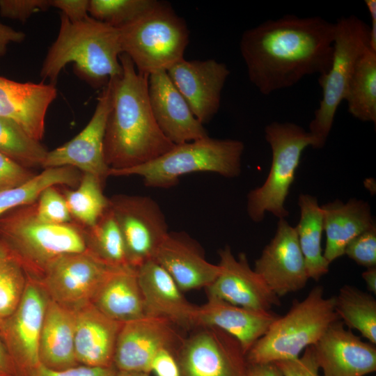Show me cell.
<instances>
[{"label": "cell", "instance_id": "37", "mask_svg": "<svg viewBox=\"0 0 376 376\" xmlns=\"http://www.w3.org/2000/svg\"><path fill=\"white\" fill-rule=\"evenodd\" d=\"M27 281L22 267L10 256L0 263V325L19 306Z\"/></svg>", "mask_w": 376, "mask_h": 376}, {"label": "cell", "instance_id": "39", "mask_svg": "<svg viewBox=\"0 0 376 376\" xmlns=\"http://www.w3.org/2000/svg\"><path fill=\"white\" fill-rule=\"evenodd\" d=\"M359 265L376 267V227L373 226L353 239L346 246L344 255Z\"/></svg>", "mask_w": 376, "mask_h": 376}, {"label": "cell", "instance_id": "11", "mask_svg": "<svg viewBox=\"0 0 376 376\" xmlns=\"http://www.w3.org/2000/svg\"><path fill=\"white\" fill-rule=\"evenodd\" d=\"M174 354L180 376H246L247 361L241 345L216 327H195Z\"/></svg>", "mask_w": 376, "mask_h": 376}, {"label": "cell", "instance_id": "24", "mask_svg": "<svg viewBox=\"0 0 376 376\" xmlns=\"http://www.w3.org/2000/svg\"><path fill=\"white\" fill-rule=\"evenodd\" d=\"M75 352L79 364L111 367L123 323L100 312L91 302L74 310Z\"/></svg>", "mask_w": 376, "mask_h": 376}, {"label": "cell", "instance_id": "19", "mask_svg": "<svg viewBox=\"0 0 376 376\" xmlns=\"http://www.w3.org/2000/svg\"><path fill=\"white\" fill-rule=\"evenodd\" d=\"M313 349L323 376H364L376 370L375 345L362 340L340 320L328 327Z\"/></svg>", "mask_w": 376, "mask_h": 376}, {"label": "cell", "instance_id": "44", "mask_svg": "<svg viewBox=\"0 0 376 376\" xmlns=\"http://www.w3.org/2000/svg\"><path fill=\"white\" fill-rule=\"evenodd\" d=\"M150 372L155 376H180L174 352L168 349L159 351L152 361Z\"/></svg>", "mask_w": 376, "mask_h": 376}, {"label": "cell", "instance_id": "31", "mask_svg": "<svg viewBox=\"0 0 376 376\" xmlns=\"http://www.w3.org/2000/svg\"><path fill=\"white\" fill-rule=\"evenodd\" d=\"M82 173L72 166L44 169L24 184L0 192V215L36 202L41 192L50 186L77 187Z\"/></svg>", "mask_w": 376, "mask_h": 376}, {"label": "cell", "instance_id": "28", "mask_svg": "<svg viewBox=\"0 0 376 376\" xmlns=\"http://www.w3.org/2000/svg\"><path fill=\"white\" fill-rule=\"evenodd\" d=\"M74 310L49 299L39 343L44 367L61 370L79 365L75 352Z\"/></svg>", "mask_w": 376, "mask_h": 376}, {"label": "cell", "instance_id": "1", "mask_svg": "<svg viewBox=\"0 0 376 376\" xmlns=\"http://www.w3.org/2000/svg\"><path fill=\"white\" fill-rule=\"evenodd\" d=\"M335 23L286 15L242 33L240 50L251 83L263 95L325 74L333 54Z\"/></svg>", "mask_w": 376, "mask_h": 376}, {"label": "cell", "instance_id": "16", "mask_svg": "<svg viewBox=\"0 0 376 376\" xmlns=\"http://www.w3.org/2000/svg\"><path fill=\"white\" fill-rule=\"evenodd\" d=\"M220 272L206 288L208 298L257 311L281 305L279 297L249 265L246 255L235 258L229 246L219 251Z\"/></svg>", "mask_w": 376, "mask_h": 376}, {"label": "cell", "instance_id": "30", "mask_svg": "<svg viewBox=\"0 0 376 376\" xmlns=\"http://www.w3.org/2000/svg\"><path fill=\"white\" fill-rule=\"evenodd\" d=\"M345 100L349 113L363 122L376 123V52L369 48L358 60Z\"/></svg>", "mask_w": 376, "mask_h": 376}, {"label": "cell", "instance_id": "48", "mask_svg": "<svg viewBox=\"0 0 376 376\" xmlns=\"http://www.w3.org/2000/svg\"><path fill=\"white\" fill-rule=\"evenodd\" d=\"M0 376H19L14 362L0 336Z\"/></svg>", "mask_w": 376, "mask_h": 376}, {"label": "cell", "instance_id": "22", "mask_svg": "<svg viewBox=\"0 0 376 376\" xmlns=\"http://www.w3.org/2000/svg\"><path fill=\"white\" fill-rule=\"evenodd\" d=\"M153 260L182 292L207 288L220 272L219 265L209 263L199 244L184 232H169Z\"/></svg>", "mask_w": 376, "mask_h": 376}, {"label": "cell", "instance_id": "42", "mask_svg": "<svg viewBox=\"0 0 376 376\" xmlns=\"http://www.w3.org/2000/svg\"><path fill=\"white\" fill-rule=\"evenodd\" d=\"M36 175L30 169L0 153V192L17 187Z\"/></svg>", "mask_w": 376, "mask_h": 376}, {"label": "cell", "instance_id": "6", "mask_svg": "<svg viewBox=\"0 0 376 376\" xmlns=\"http://www.w3.org/2000/svg\"><path fill=\"white\" fill-rule=\"evenodd\" d=\"M338 320L335 297H326L323 288L317 285L303 300L295 299L285 315L277 318L247 352L246 361L274 363L297 359Z\"/></svg>", "mask_w": 376, "mask_h": 376}, {"label": "cell", "instance_id": "3", "mask_svg": "<svg viewBox=\"0 0 376 376\" xmlns=\"http://www.w3.org/2000/svg\"><path fill=\"white\" fill-rule=\"evenodd\" d=\"M119 29L91 16L71 22L61 15L56 39L49 48L40 77L55 86L62 69L74 63L76 74L93 87H104L122 73Z\"/></svg>", "mask_w": 376, "mask_h": 376}, {"label": "cell", "instance_id": "38", "mask_svg": "<svg viewBox=\"0 0 376 376\" xmlns=\"http://www.w3.org/2000/svg\"><path fill=\"white\" fill-rule=\"evenodd\" d=\"M57 187L50 186L44 189L35 202L36 218L42 223L66 224L73 222L65 198Z\"/></svg>", "mask_w": 376, "mask_h": 376}, {"label": "cell", "instance_id": "15", "mask_svg": "<svg viewBox=\"0 0 376 376\" xmlns=\"http://www.w3.org/2000/svg\"><path fill=\"white\" fill-rule=\"evenodd\" d=\"M176 326L155 316L123 323L118 336L113 366L117 370L150 373L155 355L168 349L174 353L183 338Z\"/></svg>", "mask_w": 376, "mask_h": 376}, {"label": "cell", "instance_id": "21", "mask_svg": "<svg viewBox=\"0 0 376 376\" xmlns=\"http://www.w3.org/2000/svg\"><path fill=\"white\" fill-rule=\"evenodd\" d=\"M147 315L165 318L183 329L196 327L197 306L187 301L171 276L155 260L136 269Z\"/></svg>", "mask_w": 376, "mask_h": 376}, {"label": "cell", "instance_id": "52", "mask_svg": "<svg viewBox=\"0 0 376 376\" xmlns=\"http://www.w3.org/2000/svg\"><path fill=\"white\" fill-rule=\"evenodd\" d=\"M8 256L6 249L3 246L0 242V263Z\"/></svg>", "mask_w": 376, "mask_h": 376}, {"label": "cell", "instance_id": "49", "mask_svg": "<svg viewBox=\"0 0 376 376\" xmlns=\"http://www.w3.org/2000/svg\"><path fill=\"white\" fill-rule=\"evenodd\" d=\"M366 6L370 16V48L376 52V1L366 0Z\"/></svg>", "mask_w": 376, "mask_h": 376}, {"label": "cell", "instance_id": "7", "mask_svg": "<svg viewBox=\"0 0 376 376\" xmlns=\"http://www.w3.org/2000/svg\"><path fill=\"white\" fill-rule=\"evenodd\" d=\"M118 29L122 53L138 72L148 76L167 71L183 59L189 42L185 21L165 1Z\"/></svg>", "mask_w": 376, "mask_h": 376}, {"label": "cell", "instance_id": "33", "mask_svg": "<svg viewBox=\"0 0 376 376\" xmlns=\"http://www.w3.org/2000/svg\"><path fill=\"white\" fill-rule=\"evenodd\" d=\"M104 185L93 175L83 173L75 189L62 190L73 222L82 228H90L109 209V198L103 193Z\"/></svg>", "mask_w": 376, "mask_h": 376}, {"label": "cell", "instance_id": "34", "mask_svg": "<svg viewBox=\"0 0 376 376\" xmlns=\"http://www.w3.org/2000/svg\"><path fill=\"white\" fill-rule=\"evenodd\" d=\"M82 228L88 251L111 267H131L127 260L120 230L110 206L95 225Z\"/></svg>", "mask_w": 376, "mask_h": 376}, {"label": "cell", "instance_id": "43", "mask_svg": "<svg viewBox=\"0 0 376 376\" xmlns=\"http://www.w3.org/2000/svg\"><path fill=\"white\" fill-rule=\"evenodd\" d=\"M117 372L114 366L96 367L79 364L61 370H54L40 364L28 376H116Z\"/></svg>", "mask_w": 376, "mask_h": 376}, {"label": "cell", "instance_id": "41", "mask_svg": "<svg viewBox=\"0 0 376 376\" xmlns=\"http://www.w3.org/2000/svg\"><path fill=\"white\" fill-rule=\"evenodd\" d=\"M284 376H322L313 345L306 347L298 358L274 362Z\"/></svg>", "mask_w": 376, "mask_h": 376}, {"label": "cell", "instance_id": "25", "mask_svg": "<svg viewBox=\"0 0 376 376\" xmlns=\"http://www.w3.org/2000/svg\"><path fill=\"white\" fill-rule=\"evenodd\" d=\"M279 316L272 311H257L214 298L197 306L196 327L218 328L234 337L247 352Z\"/></svg>", "mask_w": 376, "mask_h": 376}, {"label": "cell", "instance_id": "29", "mask_svg": "<svg viewBox=\"0 0 376 376\" xmlns=\"http://www.w3.org/2000/svg\"><path fill=\"white\" fill-rule=\"evenodd\" d=\"M300 219L295 228L309 279L318 281L329 272V263L321 246L324 231L323 214L318 199L300 194L298 202Z\"/></svg>", "mask_w": 376, "mask_h": 376}, {"label": "cell", "instance_id": "5", "mask_svg": "<svg viewBox=\"0 0 376 376\" xmlns=\"http://www.w3.org/2000/svg\"><path fill=\"white\" fill-rule=\"evenodd\" d=\"M243 142L207 136L175 145L171 150L145 164L122 170L109 169V176L137 175L151 188L175 186L180 178L198 172L235 178L241 172Z\"/></svg>", "mask_w": 376, "mask_h": 376}, {"label": "cell", "instance_id": "26", "mask_svg": "<svg viewBox=\"0 0 376 376\" xmlns=\"http://www.w3.org/2000/svg\"><path fill=\"white\" fill-rule=\"evenodd\" d=\"M326 244L323 255L330 264L343 256L347 244L375 226L367 202L356 198L347 203L336 199L321 205Z\"/></svg>", "mask_w": 376, "mask_h": 376}, {"label": "cell", "instance_id": "12", "mask_svg": "<svg viewBox=\"0 0 376 376\" xmlns=\"http://www.w3.org/2000/svg\"><path fill=\"white\" fill-rule=\"evenodd\" d=\"M115 269L86 250L57 258L47 267L39 282L50 299L75 310L91 301Z\"/></svg>", "mask_w": 376, "mask_h": 376}, {"label": "cell", "instance_id": "50", "mask_svg": "<svg viewBox=\"0 0 376 376\" xmlns=\"http://www.w3.org/2000/svg\"><path fill=\"white\" fill-rule=\"evenodd\" d=\"M366 288L369 292L376 294V267L368 268L362 273Z\"/></svg>", "mask_w": 376, "mask_h": 376}, {"label": "cell", "instance_id": "32", "mask_svg": "<svg viewBox=\"0 0 376 376\" xmlns=\"http://www.w3.org/2000/svg\"><path fill=\"white\" fill-rule=\"evenodd\" d=\"M338 319L350 329L357 330L373 345L376 344V300L373 295L349 285H343L335 296Z\"/></svg>", "mask_w": 376, "mask_h": 376}, {"label": "cell", "instance_id": "17", "mask_svg": "<svg viewBox=\"0 0 376 376\" xmlns=\"http://www.w3.org/2000/svg\"><path fill=\"white\" fill-rule=\"evenodd\" d=\"M254 271L279 297L303 289L309 279L295 227L279 219L275 235L255 261Z\"/></svg>", "mask_w": 376, "mask_h": 376}, {"label": "cell", "instance_id": "51", "mask_svg": "<svg viewBox=\"0 0 376 376\" xmlns=\"http://www.w3.org/2000/svg\"><path fill=\"white\" fill-rule=\"evenodd\" d=\"M150 373L144 372L118 370L116 376H149Z\"/></svg>", "mask_w": 376, "mask_h": 376}, {"label": "cell", "instance_id": "13", "mask_svg": "<svg viewBox=\"0 0 376 376\" xmlns=\"http://www.w3.org/2000/svg\"><path fill=\"white\" fill-rule=\"evenodd\" d=\"M49 299L40 283L28 277L19 306L0 325V336L19 376H28L40 365V338Z\"/></svg>", "mask_w": 376, "mask_h": 376}, {"label": "cell", "instance_id": "45", "mask_svg": "<svg viewBox=\"0 0 376 376\" xmlns=\"http://www.w3.org/2000/svg\"><path fill=\"white\" fill-rule=\"evenodd\" d=\"M88 0H51V6L62 11L71 22L81 20L88 16Z\"/></svg>", "mask_w": 376, "mask_h": 376}, {"label": "cell", "instance_id": "8", "mask_svg": "<svg viewBox=\"0 0 376 376\" xmlns=\"http://www.w3.org/2000/svg\"><path fill=\"white\" fill-rule=\"evenodd\" d=\"M272 150V164L265 182L247 196V212L255 222L263 221L266 212L285 219V202L295 178L303 151L308 146L322 148L309 131L293 123L272 122L265 129Z\"/></svg>", "mask_w": 376, "mask_h": 376}, {"label": "cell", "instance_id": "46", "mask_svg": "<svg viewBox=\"0 0 376 376\" xmlns=\"http://www.w3.org/2000/svg\"><path fill=\"white\" fill-rule=\"evenodd\" d=\"M25 38L26 35L23 32L13 29L0 22V56L6 53L10 44L20 43Z\"/></svg>", "mask_w": 376, "mask_h": 376}, {"label": "cell", "instance_id": "9", "mask_svg": "<svg viewBox=\"0 0 376 376\" xmlns=\"http://www.w3.org/2000/svg\"><path fill=\"white\" fill-rule=\"evenodd\" d=\"M333 54L327 72L319 76L322 99L309 124V132L322 147L330 133L337 109L345 100L356 64L370 48V27L355 15L335 22Z\"/></svg>", "mask_w": 376, "mask_h": 376}, {"label": "cell", "instance_id": "27", "mask_svg": "<svg viewBox=\"0 0 376 376\" xmlns=\"http://www.w3.org/2000/svg\"><path fill=\"white\" fill-rule=\"evenodd\" d=\"M91 302L106 316L123 324L148 316L136 269L132 267L113 269Z\"/></svg>", "mask_w": 376, "mask_h": 376}, {"label": "cell", "instance_id": "10", "mask_svg": "<svg viewBox=\"0 0 376 376\" xmlns=\"http://www.w3.org/2000/svg\"><path fill=\"white\" fill-rule=\"evenodd\" d=\"M109 206L120 230L130 266L137 269L153 260L169 232L166 217L151 197L116 194Z\"/></svg>", "mask_w": 376, "mask_h": 376}, {"label": "cell", "instance_id": "23", "mask_svg": "<svg viewBox=\"0 0 376 376\" xmlns=\"http://www.w3.org/2000/svg\"><path fill=\"white\" fill-rule=\"evenodd\" d=\"M56 95L52 84L18 82L0 76V117L15 122L40 141L47 111Z\"/></svg>", "mask_w": 376, "mask_h": 376}, {"label": "cell", "instance_id": "14", "mask_svg": "<svg viewBox=\"0 0 376 376\" xmlns=\"http://www.w3.org/2000/svg\"><path fill=\"white\" fill-rule=\"evenodd\" d=\"M111 105V84L109 81L98 97L86 126L69 141L48 151L41 167L72 166L93 175L104 185L110 169L104 160V139Z\"/></svg>", "mask_w": 376, "mask_h": 376}, {"label": "cell", "instance_id": "18", "mask_svg": "<svg viewBox=\"0 0 376 376\" xmlns=\"http://www.w3.org/2000/svg\"><path fill=\"white\" fill-rule=\"evenodd\" d=\"M171 80L203 125L217 113L221 93L230 75L227 65L214 59H182L167 71Z\"/></svg>", "mask_w": 376, "mask_h": 376}, {"label": "cell", "instance_id": "40", "mask_svg": "<svg viewBox=\"0 0 376 376\" xmlns=\"http://www.w3.org/2000/svg\"><path fill=\"white\" fill-rule=\"evenodd\" d=\"M51 7V0H0L2 17L25 22L31 15Z\"/></svg>", "mask_w": 376, "mask_h": 376}, {"label": "cell", "instance_id": "47", "mask_svg": "<svg viewBox=\"0 0 376 376\" xmlns=\"http://www.w3.org/2000/svg\"><path fill=\"white\" fill-rule=\"evenodd\" d=\"M246 376H284L275 363H247Z\"/></svg>", "mask_w": 376, "mask_h": 376}, {"label": "cell", "instance_id": "35", "mask_svg": "<svg viewBox=\"0 0 376 376\" xmlns=\"http://www.w3.org/2000/svg\"><path fill=\"white\" fill-rule=\"evenodd\" d=\"M48 150L15 122L0 117V153L28 168L42 166Z\"/></svg>", "mask_w": 376, "mask_h": 376}, {"label": "cell", "instance_id": "36", "mask_svg": "<svg viewBox=\"0 0 376 376\" xmlns=\"http://www.w3.org/2000/svg\"><path fill=\"white\" fill-rule=\"evenodd\" d=\"M157 0H90L88 13L94 19L120 29L155 7Z\"/></svg>", "mask_w": 376, "mask_h": 376}, {"label": "cell", "instance_id": "4", "mask_svg": "<svg viewBox=\"0 0 376 376\" xmlns=\"http://www.w3.org/2000/svg\"><path fill=\"white\" fill-rule=\"evenodd\" d=\"M0 242L27 276L38 281L57 258L87 250L81 226L75 222L40 221L36 216L35 202L0 215Z\"/></svg>", "mask_w": 376, "mask_h": 376}, {"label": "cell", "instance_id": "2", "mask_svg": "<svg viewBox=\"0 0 376 376\" xmlns=\"http://www.w3.org/2000/svg\"><path fill=\"white\" fill-rule=\"evenodd\" d=\"M122 73L111 79L112 105L104 139L110 169L139 166L161 156L175 144L162 133L148 97V76L137 72L130 58L120 55Z\"/></svg>", "mask_w": 376, "mask_h": 376}, {"label": "cell", "instance_id": "20", "mask_svg": "<svg viewBox=\"0 0 376 376\" xmlns=\"http://www.w3.org/2000/svg\"><path fill=\"white\" fill-rule=\"evenodd\" d=\"M148 97L157 125L173 144L209 136L166 71L156 72L148 76Z\"/></svg>", "mask_w": 376, "mask_h": 376}]
</instances>
